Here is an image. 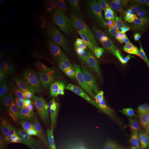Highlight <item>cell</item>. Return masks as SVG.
<instances>
[{
    "instance_id": "1",
    "label": "cell",
    "mask_w": 149,
    "mask_h": 149,
    "mask_svg": "<svg viewBox=\"0 0 149 149\" xmlns=\"http://www.w3.org/2000/svg\"><path fill=\"white\" fill-rule=\"evenodd\" d=\"M110 104L134 149H149V116L119 91L109 93Z\"/></svg>"
},
{
    "instance_id": "4",
    "label": "cell",
    "mask_w": 149,
    "mask_h": 149,
    "mask_svg": "<svg viewBox=\"0 0 149 149\" xmlns=\"http://www.w3.org/2000/svg\"><path fill=\"white\" fill-rule=\"evenodd\" d=\"M76 103L90 120L100 126L104 134L118 144L115 140L107 108L97 93L88 86H78L74 91Z\"/></svg>"
},
{
    "instance_id": "12",
    "label": "cell",
    "mask_w": 149,
    "mask_h": 149,
    "mask_svg": "<svg viewBox=\"0 0 149 149\" xmlns=\"http://www.w3.org/2000/svg\"><path fill=\"white\" fill-rule=\"evenodd\" d=\"M39 104L49 113H57L62 110L61 102L58 97L50 93H44L41 94L39 97Z\"/></svg>"
},
{
    "instance_id": "17",
    "label": "cell",
    "mask_w": 149,
    "mask_h": 149,
    "mask_svg": "<svg viewBox=\"0 0 149 149\" xmlns=\"http://www.w3.org/2000/svg\"><path fill=\"white\" fill-rule=\"evenodd\" d=\"M19 5L12 0H0V12L3 16L10 17L17 12Z\"/></svg>"
},
{
    "instance_id": "25",
    "label": "cell",
    "mask_w": 149,
    "mask_h": 149,
    "mask_svg": "<svg viewBox=\"0 0 149 149\" xmlns=\"http://www.w3.org/2000/svg\"><path fill=\"white\" fill-rule=\"evenodd\" d=\"M139 3L144 17L146 18L147 22H149V0H141L139 1Z\"/></svg>"
},
{
    "instance_id": "2",
    "label": "cell",
    "mask_w": 149,
    "mask_h": 149,
    "mask_svg": "<svg viewBox=\"0 0 149 149\" xmlns=\"http://www.w3.org/2000/svg\"><path fill=\"white\" fill-rule=\"evenodd\" d=\"M112 84L149 116V76L133 59L124 57Z\"/></svg>"
},
{
    "instance_id": "11",
    "label": "cell",
    "mask_w": 149,
    "mask_h": 149,
    "mask_svg": "<svg viewBox=\"0 0 149 149\" xmlns=\"http://www.w3.org/2000/svg\"><path fill=\"white\" fill-rule=\"evenodd\" d=\"M87 29L81 24L72 25L62 33V38L65 42L74 43L80 42L86 37Z\"/></svg>"
},
{
    "instance_id": "5",
    "label": "cell",
    "mask_w": 149,
    "mask_h": 149,
    "mask_svg": "<svg viewBox=\"0 0 149 149\" xmlns=\"http://www.w3.org/2000/svg\"><path fill=\"white\" fill-rule=\"evenodd\" d=\"M125 40L131 57L149 74V22H141L126 32Z\"/></svg>"
},
{
    "instance_id": "23",
    "label": "cell",
    "mask_w": 149,
    "mask_h": 149,
    "mask_svg": "<svg viewBox=\"0 0 149 149\" xmlns=\"http://www.w3.org/2000/svg\"><path fill=\"white\" fill-rule=\"evenodd\" d=\"M27 57H26V53L24 51L23 48H21L19 50L17 53L15 54V55L14 56L13 58V61L17 64L21 65L23 64L26 62V61Z\"/></svg>"
},
{
    "instance_id": "21",
    "label": "cell",
    "mask_w": 149,
    "mask_h": 149,
    "mask_svg": "<svg viewBox=\"0 0 149 149\" xmlns=\"http://www.w3.org/2000/svg\"><path fill=\"white\" fill-rule=\"evenodd\" d=\"M72 23V17L69 14L62 15L55 22V27L58 31H65L69 28Z\"/></svg>"
},
{
    "instance_id": "10",
    "label": "cell",
    "mask_w": 149,
    "mask_h": 149,
    "mask_svg": "<svg viewBox=\"0 0 149 149\" xmlns=\"http://www.w3.org/2000/svg\"><path fill=\"white\" fill-rule=\"evenodd\" d=\"M73 46L69 42H58L52 46L51 55L55 59L64 61L68 59L74 55Z\"/></svg>"
},
{
    "instance_id": "6",
    "label": "cell",
    "mask_w": 149,
    "mask_h": 149,
    "mask_svg": "<svg viewBox=\"0 0 149 149\" xmlns=\"http://www.w3.org/2000/svg\"><path fill=\"white\" fill-rule=\"evenodd\" d=\"M144 18L139 1L130 0L125 8L113 20V26L115 31L126 33L137 24L145 21Z\"/></svg>"
},
{
    "instance_id": "27",
    "label": "cell",
    "mask_w": 149,
    "mask_h": 149,
    "mask_svg": "<svg viewBox=\"0 0 149 149\" xmlns=\"http://www.w3.org/2000/svg\"><path fill=\"white\" fill-rule=\"evenodd\" d=\"M6 70V64L3 59H0V74H3Z\"/></svg>"
},
{
    "instance_id": "20",
    "label": "cell",
    "mask_w": 149,
    "mask_h": 149,
    "mask_svg": "<svg viewBox=\"0 0 149 149\" xmlns=\"http://www.w3.org/2000/svg\"><path fill=\"white\" fill-rule=\"evenodd\" d=\"M21 48L19 44H18L17 42H14V41H10V42H7L3 44L2 52L6 57L13 59Z\"/></svg>"
},
{
    "instance_id": "14",
    "label": "cell",
    "mask_w": 149,
    "mask_h": 149,
    "mask_svg": "<svg viewBox=\"0 0 149 149\" xmlns=\"http://www.w3.org/2000/svg\"><path fill=\"white\" fill-rule=\"evenodd\" d=\"M14 84L16 88L24 93H31L33 91V85L31 82L29 72L25 70H19L14 74Z\"/></svg>"
},
{
    "instance_id": "26",
    "label": "cell",
    "mask_w": 149,
    "mask_h": 149,
    "mask_svg": "<svg viewBox=\"0 0 149 149\" xmlns=\"http://www.w3.org/2000/svg\"><path fill=\"white\" fill-rule=\"evenodd\" d=\"M0 149H13V144L10 142V139H6L4 142L0 144Z\"/></svg>"
},
{
    "instance_id": "13",
    "label": "cell",
    "mask_w": 149,
    "mask_h": 149,
    "mask_svg": "<svg viewBox=\"0 0 149 149\" xmlns=\"http://www.w3.org/2000/svg\"><path fill=\"white\" fill-rule=\"evenodd\" d=\"M26 35L30 42H40L45 38L46 30L44 25L40 22H34L30 24L26 31Z\"/></svg>"
},
{
    "instance_id": "3",
    "label": "cell",
    "mask_w": 149,
    "mask_h": 149,
    "mask_svg": "<svg viewBox=\"0 0 149 149\" xmlns=\"http://www.w3.org/2000/svg\"><path fill=\"white\" fill-rule=\"evenodd\" d=\"M125 56L113 35L108 33L93 41L88 48V60L96 74L112 84Z\"/></svg>"
},
{
    "instance_id": "9",
    "label": "cell",
    "mask_w": 149,
    "mask_h": 149,
    "mask_svg": "<svg viewBox=\"0 0 149 149\" xmlns=\"http://www.w3.org/2000/svg\"><path fill=\"white\" fill-rule=\"evenodd\" d=\"M29 109L24 106H21L13 113L12 124H11L9 139L18 137L24 131L25 126H27V117Z\"/></svg>"
},
{
    "instance_id": "28",
    "label": "cell",
    "mask_w": 149,
    "mask_h": 149,
    "mask_svg": "<svg viewBox=\"0 0 149 149\" xmlns=\"http://www.w3.org/2000/svg\"><path fill=\"white\" fill-rule=\"evenodd\" d=\"M17 149H29V148H28L25 145H20L19 146L17 147Z\"/></svg>"
},
{
    "instance_id": "19",
    "label": "cell",
    "mask_w": 149,
    "mask_h": 149,
    "mask_svg": "<svg viewBox=\"0 0 149 149\" xmlns=\"http://www.w3.org/2000/svg\"><path fill=\"white\" fill-rule=\"evenodd\" d=\"M13 117V113H12L11 111L1 115V117H0V135L6 136L8 137L10 126L12 124Z\"/></svg>"
},
{
    "instance_id": "24",
    "label": "cell",
    "mask_w": 149,
    "mask_h": 149,
    "mask_svg": "<svg viewBox=\"0 0 149 149\" xmlns=\"http://www.w3.org/2000/svg\"><path fill=\"white\" fill-rule=\"evenodd\" d=\"M10 102L4 95L0 97V115H3L10 112Z\"/></svg>"
},
{
    "instance_id": "22",
    "label": "cell",
    "mask_w": 149,
    "mask_h": 149,
    "mask_svg": "<svg viewBox=\"0 0 149 149\" xmlns=\"http://www.w3.org/2000/svg\"><path fill=\"white\" fill-rule=\"evenodd\" d=\"M54 14L51 11H45L42 15V23L45 26L50 27L54 24Z\"/></svg>"
},
{
    "instance_id": "8",
    "label": "cell",
    "mask_w": 149,
    "mask_h": 149,
    "mask_svg": "<svg viewBox=\"0 0 149 149\" xmlns=\"http://www.w3.org/2000/svg\"><path fill=\"white\" fill-rule=\"evenodd\" d=\"M51 122V113L38 104H33L29 109L27 126L33 133H42L47 129Z\"/></svg>"
},
{
    "instance_id": "16",
    "label": "cell",
    "mask_w": 149,
    "mask_h": 149,
    "mask_svg": "<svg viewBox=\"0 0 149 149\" xmlns=\"http://www.w3.org/2000/svg\"><path fill=\"white\" fill-rule=\"evenodd\" d=\"M31 82L33 86L37 88L44 86L48 82V77L40 70L37 68H31L29 71Z\"/></svg>"
},
{
    "instance_id": "7",
    "label": "cell",
    "mask_w": 149,
    "mask_h": 149,
    "mask_svg": "<svg viewBox=\"0 0 149 149\" xmlns=\"http://www.w3.org/2000/svg\"><path fill=\"white\" fill-rule=\"evenodd\" d=\"M75 141L79 144L110 149H122L118 144L100 130L89 126H83L80 128L76 136Z\"/></svg>"
},
{
    "instance_id": "15",
    "label": "cell",
    "mask_w": 149,
    "mask_h": 149,
    "mask_svg": "<svg viewBox=\"0 0 149 149\" xmlns=\"http://www.w3.org/2000/svg\"><path fill=\"white\" fill-rule=\"evenodd\" d=\"M78 11L84 19H91L97 14V6L91 0H80L77 3Z\"/></svg>"
},
{
    "instance_id": "18",
    "label": "cell",
    "mask_w": 149,
    "mask_h": 149,
    "mask_svg": "<svg viewBox=\"0 0 149 149\" xmlns=\"http://www.w3.org/2000/svg\"><path fill=\"white\" fill-rule=\"evenodd\" d=\"M129 1L130 0H112L110 1V15L113 19V20L122 12Z\"/></svg>"
}]
</instances>
